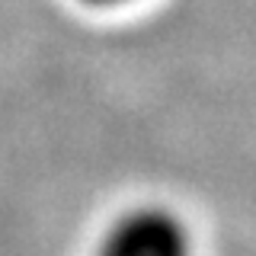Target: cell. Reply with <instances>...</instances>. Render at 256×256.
<instances>
[{
    "label": "cell",
    "instance_id": "1",
    "mask_svg": "<svg viewBox=\"0 0 256 256\" xmlns=\"http://www.w3.org/2000/svg\"><path fill=\"white\" fill-rule=\"evenodd\" d=\"M96 256H189V237L166 208H134L106 230Z\"/></svg>",
    "mask_w": 256,
    "mask_h": 256
},
{
    "label": "cell",
    "instance_id": "2",
    "mask_svg": "<svg viewBox=\"0 0 256 256\" xmlns=\"http://www.w3.org/2000/svg\"><path fill=\"white\" fill-rule=\"evenodd\" d=\"M90 4H122V0H90Z\"/></svg>",
    "mask_w": 256,
    "mask_h": 256
}]
</instances>
